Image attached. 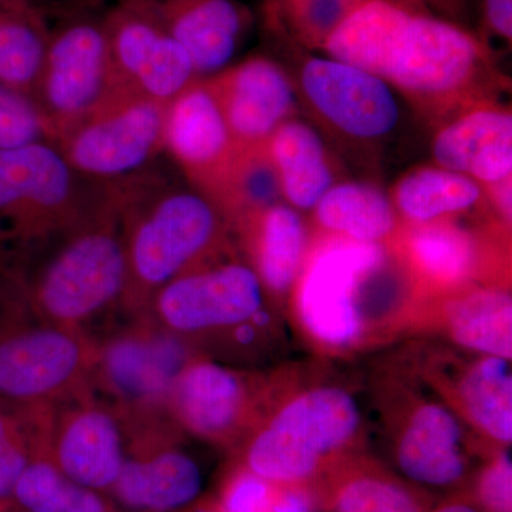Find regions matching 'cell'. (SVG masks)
Returning a JSON list of instances; mask_svg holds the SVG:
<instances>
[{
  "mask_svg": "<svg viewBox=\"0 0 512 512\" xmlns=\"http://www.w3.org/2000/svg\"><path fill=\"white\" fill-rule=\"evenodd\" d=\"M0 272L30 318L92 333L123 315L127 288L119 184H107L89 211L2 261Z\"/></svg>",
  "mask_w": 512,
  "mask_h": 512,
  "instance_id": "6da1fadb",
  "label": "cell"
},
{
  "mask_svg": "<svg viewBox=\"0 0 512 512\" xmlns=\"http://www.w3.org/2000/svg\"><path fill=\"white\" fill-rule=\"evenodd\" d=\"M322 50L420 97L463 89L485 56L483 45L466 29L409 0H362Z\"/></svg>",
  "mask_w": 512,
  "mask_h": 512,
  "instance_id": "7a4b0ae2",
  "label": "cell"
},
{
  "mask_svg": "<svg viewBox=\"0 0 512 512\" xmlns=\"http://www.w3.org/2000/svg\"><path fill=\"white\" fill-rule=\"evenodd\" d=\"M386 247L333 237L306 254L292 306L313 348L350 355L413 328L419 303L390 288Z\"/></svg>",
  "mask_w": 512,
  "mask_h": 512,
  "instance_id": "3957f363",
  "label": "cell"
},
{
  "mask_svg": "<svg viewBox=\"0 0 512 512\" xmlns=\"http://www.w3.org/2000/svg\"><path fill=\"white\" fill-rule=\"evenodd\" d=\"M117 184L127 258L123 316L131 318L144 315L163 286L221 258L229 221L207 195L168 183L154 165Z\"/></svg>",
  "mask_w": 512,
  "mask_h": 512,
  "instance_id": "277c9868",
  "label": "cell"
},
{
  "mask_svg": "<svg viewBox=\"0 0 512 512\" xmlns=\"http://www.w3.org/2000/svg\"><path fill=\"white\" fill-rule=\"evenodd\" d=\"M363 417L338 384L289 393L276 380L264 417L231 458L275 484L313 490L343 458L360 451Z\"/></svg>",
  "mask_w": 512,
  "mask_h": 512,
  "instance_id": "5b68a950",
  "label": "cell"
},
{
  "mask_svg": "<svg viewBox=\"0 0 512 512\" xmlns=\"http://www.w3.org/2000/svg\"><path fill=\"white\" fill-rule=\"evenodd\" d=\"M221 258L163 286L144 315L200 355L241 367L271 328L269 299L248 262Z\"/></svg>",
  "mask_w": 512,
  "mask_h": 512,
  "instance_id": "8992f818",
  "label": "cell"
},
{
  "mask_svg": "<svg viewBox=\"0 0 512 512\" xmlns=\"http://www.w3.org/2000/svg\"><path fill=\"white\" fill-rule=\"evenodd\" d=\"M104 187L80 177L50 141L0 148V258L69 227Z\"/></svg>",
  "mask_w": 512,
  "mask_h": 512,
  "instance_id": "52a82bcc",
  "label": "cell"
},
{
  "mask_svg": "<svg viewBox=\"0 0 512 512\" xmlns=\"http://www.w3.org/2000/svg\"><path fill=\"white\" fill-rule=\"evenodd\" d=\"M96 338L30 318L20 302L0 316V404L62 403L93 390Z\"/></svg>",
  "mask_w": 512,
  "mask_h": 512,
  "instance_id": "ba28073f",
  "label": "cell"
},
{
  "mask_svg": "<svg viewBox=\"0 0 512 512\" xmlns=\"http://www.w3.org/2000/svg\"><path fill=\"white\" fill-rule=\"evenodd\" d=\"M276 377L195 355L175 377L165 410L185 436L234 454L258 426Z\"/></svg>",
  "mask_w": 512,
  "mask_h": 512,
  "instance_id": "9c48e42d",
  "label": "cell"
},
{
  "mask_svg": "<svg viewBox=\"0 0 512 512\" xmlns=\"http://www.w3.org/2000/svg\"><path fill=\"white\" fill-rule=\"evenodd\" d=\"M167 110L168 104L121 90L53 144L84 180L120 183L153 167L164 153Z\"/></svg>",
  "mask_w": 512,
  "mask_h": 512,
  "instance_id": "30bf717a",
  "label": "cell"
},
{
  "mask_svg": "<svg viewBox=\"0 0 512 512\" xmlns=\"http://www.w3.org/2000/svg\"><path fill=\"white\" fill-rule=\"evenodd\" d=\"M59 19L55 28H49L32 100L50 143L121 92L111 64L103 18L83 12Z\"/></svg>",
  "mask_w": 512,
  "mask_h": 512,
  "instance_id": "8fae6325",
  "label": "cell"
},
{
  "mask_svg": "<svg viewBox=\"0 0 512 512\" xmlns=\"http://www.w3.org/2000/svg\"><path fill=\"white\" fill-rule=\"evenodd\" d=\"M386 424L397 473L426 490H458L471 474V458L487 448L439 397L404 380L387 384Z\"/></svg>",
  "mask_w": 512,
  "mask_h": 512,
  "instance_id": "7c38bea8",
  "label": "cell"
},
{
  "mask_svg": "<svg viewBox=\"0 0 512 512\" xmlns=\"http://www.w3.org/2000/svg\"><path fill=\"white\" fill-rule=\"evenodd\" d=\"M124 458L111 500L126 511L174 512L201 495L202 474L185 451L187 436L165 407L116 410Z\"/></svg>",
  "mask_w": 512,
  "mask_h": 512,
  "instance_id": "4fadbf2b",
  "label": "cell"
},
{
  "mask_svg": "<svg viewBox=\"0 0 512 512\" xmlns=\"http://www.w3.org/2000/svg\"><path fill=\"white\" fill-rule=\"evenodd\" d=\"M94 338L93 390L116 410L165 407L175 377L200 355L150 315L126 318Z\"/></svg>",
  "mask_w": 512,
  "mask_h": 512,
  "instance_id": "5bb4252c",
  "label": "cell"
},
{
  "mask_svg": "<svg viewBox=\"0 0 512 512\" xmlns=\"http://www.w3.org/2000/svg\"><path fill=\"white\" fill-rule=\"evenodd\" d=\"M429 350L414 365L417 379L446 403L481 446L510 448L511 360L460 350Z\"/></svg>",
  "mask_w": 512,
  "mask_h": 512,
  "instance_id": "9a60e30c",
  "label": "cell"
},
{
  "mask_svg": "<svg viewBox=\"0 0 512 512\" xmlns=\"http://www.w3.org/2000/svg\"><path fill=\"white\" fill-rule=\"evenodd\" d=\"M164 153L170 154L192 188L225 214L244 153L235 146L207 80H195L168 104Z\"/></svg>",
  "mask_w": 512,
  "mask_h": 512,
  "instance_id": "2e32d148",
  "label": "cell"
},
{
  "mask_svg": "<svg viewBox=\"0 0 512 512\" xmlns=\"http://www.w3.org/2000/svg\"><path fill=\"white\" fill-rule=\"evenodd\" d=\"M103 26L121 90L170 104L198 79L190 57L146 0H117Z\"/></svg>",
  "mask_w": 512,
  "mask_h": 512,
  "instance_id": "e0dca14e",
  "label": "cell"
},
{
  "mask_svg": "<svg viewBox=\"0 0 512 512\" xmlns=\"http://www.w3.org/2000/svg\"><path fill=\"white\" fill-rule=\"evenodd\" d=\"M53 458L76 483L110 494L124 458L119 416L94 390L53 406Z\"/></svg>",
  "mask_w": 512,
  "mask_h": 512,
  "instance_id": "ac0fdd59",
  "label": "cell"
},
{
  "mask_svg": "<svg viewBox=\"0 0 512 512\" xmlns=\"http://www.w3.org/2000/svg\"><path fill=\"white\" fill-rule=\"evenodd\" d=\"M301 83L313 109L346 136L376 140L392 133L399 121L392 86L366 70L312 57L303 64Z\"/></svg>",
  "mask_w": 512,
  "mask_h": 512,
  "instance_id": "d6986e66",
  "label": "cell"
},
{
  "mask_svg": "<svg viewBox=\"0 0 512 512\" xmlns=\"http://www.w3.org/2000/svg\"><path fill=\"white\" fill-rule=\"evenodd\" d=\"M207 83L242 153L268 143L295 106L288 74L268 57H251L215 74Z\"/></svg>",
  "mask_w": 512,
  "mask_h": 512,
  "instance_id": "ffe728a7",
  "label": "cell"
},
{
  "mask_svg": "<svg viewBox=\"0 0 512 512\" xmlns=\"http://www.w3.org/2000/svg\"><path fill=\"white\" fill-rule=\"evenodd\" d=\"M416 325H429L471 355L511 360L512 298L500 286H466L421 303Z\"/></svg>",
  "mask_w": 512,
  "mask_h": 512,
  "instance_id": "44dd1931",
  "label": "cell"
},
{
  "mask_svg": "<svg viewBox=\"0 0 512 512\" xmlns=\"http://www.w3.org/2000/svg\"><path fill=\"white\" fill-rule=\"evenodd\" d=\"M190 57L198 79L222 72L237 52L251 16L235 0H146Z\"/></svg>",
  "mask_w": 512,
  "mask_h": 512,
  "instance_id": "7402d4cb",
  "label": "cell"
},
{
  "mask_svg": "<svg viewBox=\"0 0 512 512\" xmlns=\"http://www.w3.org/2000/svg\"><path fill=\"white\" fill-rule=\"evenodd\" d=\"M319 512H429L436 495L362 451L330 468L312 490Z\"/></svg>",
  "mask_w": 512,
  "mask_h": 512,
  "instance_id": "603a6c76",
  "label": "cell"
},
{
  "mask_svg": "<svg viewBox=\"0 0 512 512\" xmlns=\"http://www.w3.org/2000/svg\"><path fill=\"white\" fill-rule=\"evenodd\" d=\"M232 221L269 302L285 301L301 274L308 249L301 215L289 205L271 204L238 212Z\"/></svg>",
  "mask_w": 512,
  "mask_h": 512,
  "instance_id": "cb8c5ba5",
  "label": "cell"
},
{
  "mask_svg": "<svg viewBox=\"0 0 512 512\" xmlns=\"http://www.w3.org/2000/svg\"><path fill=\"white\" fill-rule=\"evenodd\" d=\"M433 156L439 167L466 175L478 184L511 181L510 111L478 109L463 114L437 133Z\"/></svg>",
  "mask_w": 512,
  "mask_h": 512,
  "instance_id": "d4e9b609",
  "label": "cell"
},
{
  "mask_svg": "<svg viewBox=\"0 0 512 512\" xmlns=\"http://www.w3.org/2000/svg\"><path fill=\"white\" fill-rule=\"evenodd\" d=\"M53 406H42L30 439L28 463L16 487L22 512H120L110 495L76 483L59 467L50 448Z\"/></svg>",
  "mask_w": 512,
  "mask_h": 512,
  "instance_id": "484cf974",
  "label": "cell"
},
{
  "mask_svg": "<svg viewBox=\"0 0 512 512\" xmlns=\"http://www.w3.org/2000/svg\"><path fill=\"white\" fill-rule=\"evenodd\" d=\"M404 251L412 272L436 298L470 286L477 272L476 241L446 220L417 225L407 235Z\"/></svg>",
  "mask_w": 512,
  "mask_h": 512,
  "instance_id": "4316f807",
  "label": "cell"
},
{
  "mask_svg": "<svg viewBox=\"0 0 512 512\" xmlns=\"http://www.w3.org/2000/svg\"><path fill=\"white\" fill-rule=\"evenodd\" d=\"M279 188L296 210H312L333 185L322 138L308 124L286 120L268 141Z\"/></svg>",
  "mask_w": 512,
  "mask_h": 512,
  "instance_id": "83f0119b",
  "label": "cell"
},
{
  "mask_svg": "<svg viewBox=\"0 0 512 512\" xmlns=\"http://www.w3.org/2000/svg\"><path fill=\"white\" fill-rule=\"evenodd\" d=\"M319 227L333 237L365 244H383L397 227L392 201L373 185H332L315 205Z\"/></svg>",
  "mask_w": 512,
  "mask_h": 512,
  "instance_id": "f1b7e54d",
  "label": "cell"
},
{
  "mask_svg": "<svg viewBox=\"0 0 512 512\" xmlns=\"http://www.w3.org/2000/svg\"><path fill=\"white\" fill-rule=\"evenodd\" d=\"M480 200L477 181L439 165L407 174L394 192L397 210L414 225L446 220L471 210Z\"/></svg>",
  "mask_w": 512,
  "mask_h": 512,
  "instance_id": "f546056e",
  "label": "cell"
},
{
  "mask_svg": "<svg viewBox=\"0 0 512 512\" xmlns=\"http://www.w3.org/2000/svg\"><path fill=\"white\" fill-rule=\"evenodd\" d=\"M47 35L45 16L0 12V84L30 101L45 56Z\"/></svg>",
  "mask_w": 512,
  "mask_h": 512,
  "instance_id": "4dcf8cb0",
  "label": "cell"
},
{
  "mask_svg": "<svg viewBox=\"0 0 512 512\" xmlns=\"http://www.w3.org/2000/svg\"><path fill=\"white\" fill-rule=\"evenodd\" d=\"M212 495L224 512H319L309 488L272 483L234 458Z\"/></svg>",
  "mask_w": 512,
  "mask_h": 512,
  "instance_id": "1f68e13d",
  "label": "cell"
},
{
  "mask_svg": "<svg viewBox=\"0 0 512 512\" xmlns=\"http://www.w3.org/2000/svg\"><path fill=\"white\" fill-rule=\"evenodd\" d=\"M362 0H266V15L275 29L284 30L296 42L323 49Z\"/></svg>",
  "mask_w": 512,
  "mask_h": 512,
  "instance_id": "d6a6232c",
  "label": "cell"
},
{
  "mask_svg": "<svg viewBox=\"0 0 512 512\" xmlns=\"http://www.w3.org/2000/svg\"><path fill=\"white\" fill-rule=\"evenodd\" d=\"M39 406L0 404V512H18L16 487L28 463Z\"/></svg>",
  "mask_w": 512,
  "mask_h": 512,
  "instance_id": "836d02e7",
  "label": "cell"
},
{
  "mask_svg": "<svg viewBox=\"0 0 512 512\" xmlns=\"http://www.w3.org/2000/svg\"><path fill=\"white\" fill-rule=\"evenodd\" d=\"M464 490L480 512H512V464L508 448H493L481 456Z\"/></svg>",
  "mask_w": 512,
  "mask_h": 512,
  "instance_id": "e575fe53",
  "label": "cell"
},
{
  "mask_svg": "<svg viewBox=\"0 0 512 512\" xmlns=\"http://www.w3.org/2000/svg\"><path fill=\"white\" fill-rule=\"evenodd\" d=\"M49 141L35 104L0 84V148Z\"/></svg>",
  "mask_w": 512,
  "mask_h": 512,
  "instance_id": "d590c367",
  "label": "cell"
},
{
  "mask_svg": "<svg viewBox=\"0 0 512 512\" xmlns=\"http://www.w3.org/2000/svg\"><path fill=\"white\" fill-rule=\"evenodd\" d=\"M484 18L494 35L511 42L512 0H484Z\"/></svg>",
  "mask_w": 512,
  "mask_h": 512,
  "instance_id": "8d00e7d4",
  "label": "cell"
},
{
  "mask_svg": "<svg viewBox=\"0 0 512 512\" xmlns=\"http://www.w3.org/2000/svg\"><path fill=\"white\" fill-rule=\"evenodd\" d=\"M29 2L47 19L49 13H55L60 18L73 13L93 12L106 0H29Z\"/></svg>",
  "mask_w": 512,
  "mask_h": 512,
  "instance_id": "74e56055",
  "label": "cell"
},
{
  "mask_svg": "<svg viewBox=\"0 0 512 512\" xmlns=\"http://www.w3.org/2000/svg\"><path fill=\"white\" fill-rule=\"evenodd\" d=\"M429 512H480L464 488L450 491L444 498H437Z\"/></svg>",
  "mask_w": 512,
  "mask_h": 512,
  "instance_id": "f35d334b",
  "label": "cell"
},
{
  "mask_svg": "<svg viewBox=\"0 0 512 512\" xmlns=\"http://www.w3.org/2000/svg\"><path fill=\"white\" fill-rule=\"evenodd\" d=\"M174 512H224L214 495H200L197 500Z\"/></svg>",
  "mask_w": 512,
  "mask_h": 512,
  "instance_id": "ab89813d",
  "label": "cell"
},
{
  "mask_svg": "<svg viewBox=\"0 0 512 512\" xmlns=\"http://www.w3.org/2000/svg\"><path fill=\"white\" fill-rule=\"evenodd\" d=\"M0 12L25 13V15H42L30 5L29 0H0ZM43 16V15H42Z\"/></svg>",
  "mask_w": 512,
  "mask_h": 512,
  "instance_id": "60d3db41",
  "label": "cell"
},
{
  "mask_svg": "<svg viewBox=\"0 0 512 512\" xmlns=\"http://www.w3.org/2000/svg\"><path fill=\"white\" fill-rule=\"evenodd\" d=\"M18 302L15 292L12 291L5 276L0 272V316L8 312L15 303Z\"/></svg>",
  "mask_w": 512,
  "mask_h": 512,
  "instance_id": "b9f144b4",
  "label": "cell"
},
{
  "mask_svg": "<svg viewBox=\"0 0 512 512\" xmlns=\"http://www.w3.org/2000/svg\"><path fill=\"white\" fill-rule=\"evenodd\" d=\"M430 5H433L434 8L443 12L444 15L447 16H457L460 15L461 10H463L464 0H427Z\"/></svg>",
  "mask_w": 512,
  "mask_h": 512,
  "instance_id": "7bdbcfd3",
  "label": "cell"
},
{
  "mask_svg": "<svg viewBox=\"0 0 512 512\" xmlns=\"http://www.w3.org/2000/svg\"><path fill=\"white\" fill-rule=\"evenodd\" d=\"M126 512H133V511H126Z\"/></svg>",
  "mask_w": 512,
  "mask_h": 512,
  "instance_id": "ee69618b",
  "label": "cell"
},
{
  "mask_svg": "<svg viewBox=\"0 0 512 512\" xmlns=\"http://www.w3.org/2000/svg\"><path fill=\"white\" fill-rule=\"evenodd\" d=\"M18 512H22V511H18Z\"/></svg>",
  "mask_w": 512,
  "mask_h": 512,
  "instance_id": "f6af8a7d",
  "label": "cell"
}]
</instances>
